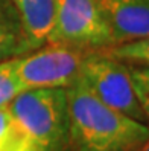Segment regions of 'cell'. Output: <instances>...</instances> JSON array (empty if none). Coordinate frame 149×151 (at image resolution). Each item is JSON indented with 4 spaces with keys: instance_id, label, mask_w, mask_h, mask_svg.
<instances>
[{
    "instance_id": "1",
    "label": "cell",
    "mask_w": 149,
    "mask_h": 151,
    "mask_svg": "<svg viewBox=\"0 0 149 151\" xmlns=\"http://www.w3.org/2000/svg\"><path fill=\"white\" fill-rule=\"evenodd\" d=\"M72 151H135L149 127L103 104L81 78L67 88Z\"/></svg>"
},
{
    "instance_id": "2",
    "label": "cell",
    "mask_w": 149,
    "mask_h": 151,
    "mask_svg": "<svg viewBox=\"0 0 149 151\" xmlns=\"http://www.w3.org/2000/svg\"><path fill=\"white\" fill-rule=\"evenodd\" d=\"M9 109L43 151H72L68 101L64 87L23 90L9 102Z\"/></svg>"
},
{
    "instance_id": "3",
    "label": "cell",
    "mask_w": 149,
    "mask_h": 151,
    "mask_svg": "<svg viewBox=\"0 0 149 151\" xmlns=\"http://www.w3.org/2000/svg\"><path fill=\"white\" fill-rule=\"evenodd\" d=\"M53 28L46 44H59L82 52L114 46L99 0H53Z\"/></svg>"
},
{
    "instance_id": "4",
    "label": "cell",
    "mask_w": 149,
    "mask_h": 151,
    "mask_svg": "<svg viewBox=\"0 0 149 151\" xmlns=\"http://www.w3.org/2000/svg\"><path fill=\"white\" fill-rule=\"evenodd\" d=\"M79 78L99 99L135 121L145 122L146 116L137 101L128 66L105 50L87 52Z\"/></svg>"
},
{
    "instance_id": "5",
    "label": "cell",
    "mask_w": 149,
    "mask_h": 151,
    "mask_svg": "<svg viewBox=\"0 0 149 151\" xmlns=\"http://www.w3.org/2000/svg\"><path fill=\"white\" fill-rule=\"evenodd\" d=\"M87 52L73 47L47 44L35 49L34 54L12 58V69L24 90L55 88L72 86L81 73L82 60Z\"/></svg>"
},
{
    "instance_id": "6",
    "label": "cell",
    "mask_w": 149,
    "mask_h": 151,
    "mask_svg": "<svg viewBox=\"0 0 149 151\" xmlns=\"http://www.w3.org/2000/svg\"><path fill=\"white\" fill-rule=\"evenodd\" d=\"M114 44L149 38V0H99Z\"/></svg>"
},
{
    "instance_id": "7",
    "label": "cell",
    "mask_w": 149,
    "mask_h": 151,
    "mask_svg": "<svg viewBox=\"0 0 149 151\" xmlns=\"http://www.w3.org/2000/svg\"><path fill=\"white\" fill-rule=\"evenodd\" d=\"M20 15L32 49L47 43L53 28V0H11Z\"/></svg>"
},
{
    "instance_id": "8",
    "label": "cell",
    "mask_w": 149,
    "mask_h": 151,
    "mask_svg": "<svg viewBox=\"0 0 149 151\" xmlns=\"http://www.w3.org/2000/svg\"><path fill=\"white\" fill-rule=\"evenodd\" d=\"M31 50L34 49L14 3L11 0H0V63Z\"/></svg>"
},
{
    "instance_id": "9",
    "label": "cell",
    "mask_w": 149,
    "mask_h": 151,
    "mask_svg": "<svg viewBox=\"0 0 149 151\" xmlns=\"http://www.w3.org/2000/svg\"><path fill=\"white\" fill-rule=\"evenodd\" d=\"M0 151H43L34 136L12 114L9 104L0 107Z\"/></svg>"
},
{
    "instance_id": "10",
    "label": "cell",
    "mask_w": 149,
    "mask_h": 151,
    "mask_svg": "<svg viewBox=\"0 0 149 151\" xmlns=\"http://www.w3.org/2000/svg\"><path fill=\"white\" fill-rule=\"evenodd\" d=\"M105 52L120 61L149 66V38L114 44L105 49Z\"/></svg>"
},
{
    "instance_id": "11",
    "label": "cell",
    "mask_w": 149,
    "mask_h": 151,
    "mask_svg": "<svg viewBox=\"0 0 149 151\" xmlns=\"http://www.w3.org/2000/svg\"><path fill=\"white\" fill-rule=\"evenodd\" d=\"M24 90L17 75L14 73L11 60L0 63V107L9 104L14 98Z\"/></svg>"
},
{
    "instance_id": "12",
    "label": "cell",
    "mask_w": 149,
    "mask_h": 151,
    "mask_svg": "<svg viewBox=\"0 0 149 151\" xmlns=\"http://www.w3.org/2000/svg\"><path fill=\"white\" fill-rule=\"evenodd\" d=\"M133 87L137 96V101L142 107L146 121H149V66H128Z\"/></svg>"
},
{
    "instance_id": "13",
    "label": "cell",
    "mask_w": 149,
    "mask_h": 151,
    "mask_svg": "<svg viewBox=\"0 0 149 151\" xmlns=\"http://www.w3.org/2000/svg\"><path fill=\"white\" fill-rule=\"evenodd\" d=\"M135 151H149V139H148V140H146L138 150H135Z\"/></svg>"
}]
</instances>
